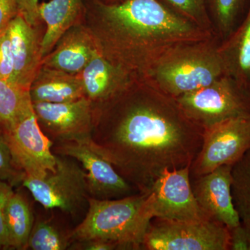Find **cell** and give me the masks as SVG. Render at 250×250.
<instances>
[{"mask_svg": "<svg viewBox=\"0 0 250 250\" xmlns=\"http://www.w3.org/2000/svg\"><path fill=\"white\" fill-rule=\"evenodd\" d=\"M93 108L90 146L139 193L150 192L164 171L190 166L201 147L204 129L145 81Z\"/></svg>", "mask_w": 250, "mask_h": 250, "instance_id": "1", "label": "cell"}, {"mask_svg": "<svg viewBox=\"0 0 250 250\" xmlns=\"http://www.w3.org/2000/svg\"><path fill=\"white\" fill-rule=\"evenodd\" d=\"M90 30L108 60L141 80L167 49L215 36L179 16L161 0H95Z\"/></svg>", "mask_w": 250, "mask_h": 250, "instance_id": "2", "label": "cell"}, {"mask_svg": "<svg viewBox=\"0 0 250 250\" xmlns=\"http://www.w3.org/2000/svg\"><path fill=\"white\" fill-rule=\"evenodd\" d=\"M216 36L184 42L154 61L141 80L174 99L192 93L225 75Z\"/></svg>", "mask_w": 250, "mask_h": 250, "instance_id": "3", "label": "cell"}, {"mask_svg": "<svg viewBox=\"0 0 250 250\" xmlns=\"http://www.w3.org/2000/svg\"><path fill=\"white\" fill-rule=\"evenodd\" d=\"M154 218L152 192L114 200L89 197L84 219L69 236L71 244L104 240L116 243L120 250H141L143 237Z\"/></svg>", "mask_w": 250, "mask_h": 250, "instance_id": "4", "label": "cell"}, {"mask_svg": "<svg viewBox=\"0 0 250 250\" xmlns=\"http://www.w3.org/2000/svg\"><path fill=\"white\" fill-rule=\"evenodd\" d=\"M176 100L188 118L203 129L231 118L250 116V89L228 75Z\"/></svg>", "mask_w": 250, "mask_h": 250, "instance_id": "5", "label": "cell"}, {"mask_svg": "<svg viewBox=\"0 0 250 250\" xmlns=\"http://www.w3.org/2000/svg\"><path fill=\"white\" fill-rule=\"evenodd\" d=\"M229 229L216 220L182 221L154 218L141 250H229Z\"/></svg>", "mask_w": 250, "mask_h": 250, "instance_id": "6", "label": "cell"}, {"mask_svg": "<svg viewBox=\"0 0 250 250\" xmlns=\"http://www.w3.org/2000/svg\"><path fill=\"white\" fill-rule=\"evenodd\" d=\"M55 154L57 164L54 172L42 179L24 176L22 185L45 208L76 214L88 203L90 197L86 172L76 159Z\"/></svg>", "mask_w": 250, "mask_h": 250, "instance_id": "7", "label": "cell"}, {"mask_svg": "<svg viewBox=\"0 0 250 250\" xmlns=\"http://www.w3.org/2000/svg\"><path fill=\"white\" fill-rule=\"evenodd\" d=\"M2 131L15 165L24 176L42 179L55 170L53 143L41 129L32 104Z\"/></svg>", "mask_w": 250, "mask_h": 250, "instance_id": "8", "label": "cell"}, {"mask_svg": "<svg viewBox=\"0 0 250 250\" xmlns=\"http://www.w3.org/2000/svg\"><path fill=\"white\" fill-rule=\"evenodd\" d=\"M250 149V116L227 120L204 129L202 143L190 166V177L222 166H233Z\"/></svg>", "mask_w": 250, "mask_h": 250, "instance_id": "9", "label": "cell"}, {"mask_svg": "<svg viewBox=\"0 0 250 250\" xmlns=\"http://www.w3.org/2000/svg\"><path fill=\"white\" fill-rule=\"evenodd\" d=\"M44 134L57 143H90L94 124L93 104L86 97L63 103H32Z\"/></svg>", "mask_w": 250, "mask_h": 250, "instance_id": "10", "label": "cell"}, {"mask_svg": "<svg viewBox=\"0 0 250 250\" xmlns=\"http://www.w3.org/2000/svg\"><path fill=\"white\" fill-rule=\"evenodd\" d=\"M52 151L54 154L73 158L80 163L86 172L90 197L114 200L139 193L90 143H57L53 144Z\"/></svg>", "mask_w": 250, "mask_h": 250, "instance_id": "11", "label": "cell"}, {"mask_svg": "<svg viewBox=\"0 0 250 250\" xmlns=\"http://www.w3.org/2000/svg\"><path fill=\"white\" fill-rule=\"evenodd\" d=\"M150 192L153 195L154 218L182 221L211 219L194 195L190 166L164 171L154 182Z\"/></svg>", "mask_w": 250, "mask_h": 250, "instance_id": "12", "label": "cell"}, {"mask_svg": "<svg viewBox=\"0 0 250 250\" xmlns=\"http://www.w3.org/2000/svg\"><path fill=\"white\" fill-rule=\"evenodd\" d=\"M225 165L196 177H190L194 195L199 205L212 220L229 229L241 223L231 196V170Z\"/></svg>", "mask_w": 250, "mask_h": 250, "instance_id": "13", "label": "cell"}, {"mask_svg": "<svg viewBox=\"0 0 250 250\" xmlns=\"http://www.w3.org/2000/svg\"><path fill=\"white\" fill-rule=\"evenodd\" d=\"M14 62L15 82L29 91L31 83L42 65L41 41L37 27L31 25L18 14L7 27Z\"/></svg>", "mask_w": 250, "mask_h": 250, "instance_id": "14", "label": "cell"}, {"mask_svg": "<svg viewBox=\"0 0 250 250\" xmlns=\"http://www.w3.org/2000/svg\"><path fill=\"white\" fill-rule=\"evenodd\" d=\"M100 50L95 36L80 23L70 28L57 45L42 59V65L78 75Z\"/></svg>", "mask_w": 250, "mask_h": 250, "instance_id": "15", "label": "cell"}, {"mask_svg": "<svg viewBox=\"0 0 250 250\" xmlns=\"http://www.w3.org/2000/svg\"><path fill=\"white\" fill-rule=\"evenodd\" d=\"M81 75L85 97L93 106L109 101L136 80L108 60L100 50L95 54Z\"/></svg>", "mask_w": 250, "mask_h": 250, "instance_id": "16", "label": "cell"}, {"mask_svg": "<svg viewBox=\"0 0 250 250\" xmlns=\"http://www.w3.org/2000/svg\"><path fill=\"white\" fill-rule=\"evenodd\" d=\"M31 103H63L85 97L81 74L68 72L42 65L30 88Z\"/></svg>", "mask_w": 250, "mask_h": 250, "instance_id": "17", "label": "cell"}, {"mask_svg": "<svg viewBox=\"0 0 250 250\" xmlns=\"http://www.w3.org/2000/svg\"><path fill=\"white\" fill-rule=\"evenodd\" d=\"M41 20L45 22L46 31L41 41L42 58L57 45L70 28L80 23L83 14L82 0H50L39 4Z\"/></svg>", "mask_w": 250, "mask_h": 250, "instance_id": "18", "label": "cell"}, {"mask_svg": "<svg viewBox=\"0 0 250 250\" xmlns=\"http://www.w3.org/2000/svg\"><path fill=\"white\" fill-rule=\"evenodd\" d=\"M218 52L225 75L250 89V5L240 25L220 42Z\"/></svg>", "mask_w": 250, "mask_h": 250, "instance_id": "19", "label": "cell"}, {"mask_svg": "<svg viewBox=\"0 0 250 250\" xmlns=\"http://www.w3.org/2000/svg\"><path fill=\"white\" fill-rule=\"evenodd\" d=\"M5 221L10 249H27L34 224V215L29 202L21 193L14 192L8 200Z\"/></svg>", "mask_w": 250, "mask_h": 250, "instance_id": "20", "label": "cell"}, {"mask_svg": "<svg viewBox=\"0 0 250 250\" xmlns=\"http://www.w3.org/2000/svg\"><path fill=\"white\" fill-rule=\"evenodd\" d=\"M250 0H208L213 31L220 42L226 40L246 17Z\"/></svg>", "mask_w": 250, "mask_h": 250, "instance_id": "21", "label": "cell"}, {"mask_svg": "<svg viewBox=\"0 0 250 250\" xmlns=\"http://www.w3.org/2000/svg\"><path fill=\"white\" fill-rule=\"evenodd\" d=\"M231 196L241 223L250 228V149L233 166Z\"/></svg>", "mask_w": 250, "mask_h": 250, "instance_id": "22", "label": "cell"}, {"mask_svg": "<svg viewBox=\"0 0 250 250\" xmlns=\"http://www.w3.org/2000/svg\"><path fill=\"white\" fill-rule=\"evenodd\" d=\"M31 104L29 91L0 79V129H7Z\"/></svg>", "mask_w": 250, "mask_h": 250, "instance_id": "23", "label": "cell"}, {"mask_svg": "<svg viewBox=\"0 0 250 250\" xmlns=\"http://www.w3.org/2000/svg\"><path fill=\"white\" fill-rule=\"evenodd\" d=\"M69 233L64 234L49 220H36L28 240L27 249L66 250L71 244Z\"/></svg>", "mask_w": 250, "mask_h": 250, "instance_id": "24", "label": "cell"}, {"mask_svg": "<svg viewBox=\"0 0 250 250\" xmlns=\"http://www.w3.org/2000/svg\"><path fill=\"white\" fill-rule=\"evenodd\" d=\"M179 16L214 34L207 0H161Z\"/></svg>", "mask_w": 250, "mask_h": 250, "instance_id": "25", "label": "cell"}, {"mask_svg": "<svg viewBox=\"0 0 250 250\" xmlns=\"http://www.w3.org/2000/svg\"><path fill=\"white\" fill-rule=\"evenodd\" d=\"M23 177L24 173L15 165L9 145L0 129V179L13 187L22 183Z\"/></svg>", "mask_w": 250, "mask_h": 250, "instance_id": "26", "label": "cell"}, {"mask_svg": "<svg viewBox=\"0 0 250 250\" xmlns=\"http://www.w3.org/2000/svg\"><path fill=\"white\" fill-rule=\"evenodd\" d=\"M0 79L18 87L15 82L14 57L7 28L0 34Z\"/></svg>", "mask_w": 250, "mask_h": 250, "instance_id": "27", "label": "cell"}, {"mask_svg": "<svg viewBox=\"0 0 250 250\" xmlns=\"http://www.w3.org/2000/svg\"><path fill=\"white\" fill-rule=\"evenodd\" d=\"M14 192L12 186L0 179V250L10 249L5 221V210L8 200Z\"/></svg>", "mask_w": 250, "mask_h": 250, "instance_id": "28", "label": "cell"}, {"mask_svg": "<svg viewBox=\"0 0 250 250\" xmlns=\"http://www.w3.org/2000/svg\"><path fill=\"white\" fill-rule=\"evenodd\" d=\"M229 250H250V228L240 223L229 229Z\"/></svg>", "mask_w": 250, "mask_h": 250, "instance_id": "29", "label": "cell"}, {"mask_svg": "<svg viewBox=\"0 0 250 250\" xmlns=\"http://www.w3.org/2000/svg\"><path fill=\"white\" fill-rule=\"evenodd\" d=\"M18 12L29 24L38 27L41 18L39 12V0H16Z\"/></svg>", "mask_w": 250, "mask_h": 250, "instance_id": "30", "label": "cell"}, {"mask_svg": "<svg viewBox=\"0 0 250 250\" xmlns=\"http://www.w3.org/2000/svg\"><path fill=\"white\" fill-rule=\"evenodd\" d=\"M18 14L16 0H0V34Z\"/></svg>", "mask_w": 250, "mask_h": 250, "instance_id": "31", "label": "cell"}, {"mask_svg": "<svg viewBox=\"0 0 250 250\" xmlns=\"http://www.w3.org/2000/svg\"><path fill=\"white\" fill-rule=\"evenodd\" d=\"M73 250H120L119 246L113 242L104 240H91L83 242H76L70 245Z\"/></svg>", "mask_w": 250, "mask_h": 250, "instance_id": "32", "label": "cell"}, {"mask_svg": "<svg viewBox=\"0 0 250 250\" xmlns=\"http://www.w3.org/2000/svg\"><path fill=\"white\" fill-rule=\"evenodd\" d=\"M102 2L106 3V4H113V3H118L120 1H124V0H100Z\"/></svg>", "mask_w": 250, "mask_h": 250, "instance_id": "33", "label": "cell"}]
</instances>
